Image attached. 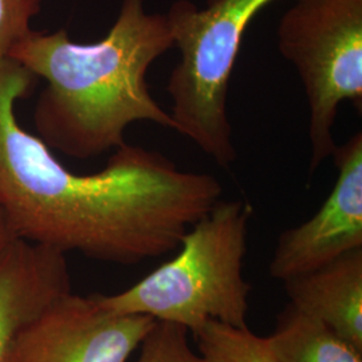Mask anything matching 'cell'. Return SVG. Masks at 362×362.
<instances>
[{
	"mask_svg": "<svg viewBox=\"0 0 362 362\" xmlns=\"http://www.w3.org/2000/svg\"><path fill=\"white\" fill-rule=\"evenodd\" d=\"M35 83L0 58V211L13 238L122 266L176 251L221 199L220 181L128 143L103 170L71 172L18 121L16 104Z\"/></svg>",
	"mask_w": 362,
	"mask_h": 362,
	"instance_id": "cell-1",
	"label": "cell"
},
{
	"mask_svg": "<svg viewBox=\"0 0 362 362\" xmlns=\"http://www.w3.org/2000/svg\"><path fill=\"white\" fill-rule=\"evenodd\" d=\"M172 47L167 15L148 13L144 0H122L104 38L78 43L65 28L33 30L8 58L46 82L33 115L39 139L52 151L89 160L127 144L134 122L173 130L146 82L149 67Z\"/></svg>",
	"mask_w": 362,
	"mask_h": 362,
	"instance_id": "cell-2",
	"label": "cell"
},
{
	"mask_svg": "<svg viewBox=\"0 0 362 362\" xmlns=\"http://www.w3.org/2000/svg\"><path fill=\"white\" fill-rule=\"evenodd\" d=\"M252 208L220 199L184 235L179 254L128 290L95 294L116 314H143L197 332L208 321L246 327L251 286L243 275Z\"/></svg>",
	"mask_w": 362,
	"mask_h": 362,
	"instance_id": "cell-3",
	"label": "cell"
},
{
	"mask_svg": "<svg viewBox=\"0 0 362 362\" xmlns=\"http://www.w3.org/2000/svg\"><path fill=\"white\" fill-rule=\"evenodd\" d=\"M274 0L175 1L168 13L180 59L169 76L173 130L189 139L223 168L236 160L228 117V90L247 27Z\"/></svg>",
	"mask_w": 362,
	"mask_h": 362,
	"instance_id": "cell-4",
	"label": "cell"
},
{
	"mask_svg": "<svg viewBox=\"0 0 362 362\" xmlns=\"http://www.w3.org/2000/svg\"><path fill=\"white\" fill-rule=\"evenodd\" d=\"M279 52L309 104L310 172L330 157L338 109L362 106V0H294L278 26Z\"/></svg>",
	"mask_w": 362,
	"mask_h": 362,
	"instance_id": "cell-5",
	"label": "cell"
},
{
	"mask_svg": "<svg viewBox=\"0 0 362 362\" xmlns=\"http://www.w3.org/2000/svg\"><path fill=\"white\" fill-rule=\"evenodd\" d=\"M155 324L70 291L19 332L4 362H128Z\"/></svg>",
	"mask_w": 362,
	"mask_h": 362,
	"instance_id": "cell-6",
	"label": "cell"
},
{
	"mask_svg": "<svg viewBox=\"0 0 362 362\" xmlns=\"http://www.w3.org/2000/svg\"><path fill=\"white\" fill-rule=\"evenodd\" d=\"M332 157L336 184L318 212L279 235L269 272L286 281L362 248V133L357 132Z\"/></svg>",
	"mask_w": 362,
	"mask_h": 362,
	"instance_id": "cell-7",
	"label": "cell"
},
{
	"mask_svg": "<svg viewBox=\"0 0 362 362\" xmlns=\"http://www.w3.org/2000/svg\"><path fill=\"white\" fill-rule=\"evenodd\" d=\"M70 291L65 252L16 238L0 251V362L19 332Z\"/></svg>",
	"mask_w": 362,
	"mask_h": 362,
	"instance_id": "cell-8",
	"label": "cell"
},
{
	"mask_svg": "<svg viewBox=\"0 0 362 362\" xmlns=\"http://www.w3.org/2000/svg\"><path fill=\"white\" fill-rule=\"evenodd\" d=\"M290 305L362 350V248L284 281Z\"/></svg>",
	"mask_w": 362,
	"mask_h": 362,
	"instance_id": "cell-9",
	"label": "cell"
},
{
	"mask_svg": "<svg viewBox=\"0 0 362 362\" xmlns=\"http://www.w3.org/2000/svg\"><path fill=\"white\" fill-rule=\"evenodd\" d=\"M266 339L278 362H362V350L291 305Z\"/></svg>",
	"mask_w": 362,
	"mask_h": 362,
	"instance_id": "cell-10",
	"label": "cell"
},
{
	"mask_svg": "<svg viewBox=\"0 0 362 362\" xmlns=\"http://www.w3.org/2000/svg\"><path fill=\"white\" fill-rule=\"evenodd\" d=\"M204 362H278L266 338L248 327L208 321L194 333Z\"/></svg>",
	"mask_w": 362,
	"mask_h": 362,
	"instance_id": "cell-11",
	"label": "cell"
},
{
	"mask_svg": "<svg viewBox=\"0 0 362 362\" xmlns=\"http://www.w3.org/2000/svg\"><path fill=\"white\" fill-rule=\"evenodd\" d=\"M188 333L180 325L156 321L140 345L136 362H204L191 348Z\"/></svg>",
	"mask_w": 362,
	"mask_h": 362,
	"instance_id": "cell-12",
	"label": "cell"
},
{
	"mask_svg": "<svg viewBox=\"0 0 362 362\" xmlns=\"http://www.w3.org/2000/svg\"><path fill=\"white\" fill-rule=\"evenodd\" d=\"M43 0H0V58H7L13 46L27 37Z\"/></svg>",
	"mask_w": 362,
	"mask_h": 362,
	"instance_id": "cell-13",
	"label": "cell"
},
{
	"mask_svg": "<svg viewBox=\"0 0 362 362\" xmlns=\"http://www.w3.org/2000/svg\"><path fill=\"white\" fill-rule=\"evenodd\" d=\"M13 239H15L13 233H11V230H10V227L6 221L4 215L0 211V251L7 246Z\"/></svg>",
	"mask_w": 362,
	"mask_h": 362,
	"instance_id": "cell-14",
	"label": "cell"
}]
</instances>
